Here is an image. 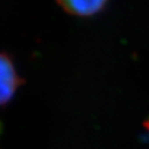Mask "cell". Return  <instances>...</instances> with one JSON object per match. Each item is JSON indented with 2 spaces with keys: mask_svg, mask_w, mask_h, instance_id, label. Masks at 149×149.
Here are the masks:
<instances>
[{
  "mask_svg": "<svg viewBox=\"0 0 149 149\" xmlns=\"http://www.w3.org/2000/svg\"><path fill=\"white\" fill-rule=\"evenodd\" d=\"M23 84L13 60L9 54L0 52V107L8 105Z\"/></svg>",
  "mask_w": 149,
  "mask_h": 149,
  "instance_id": "cell-1",
  "label": "cell"
},
{
  "mask_svg": "<svg viewBox=\"0 0 149 149\" xmlns=\"http://www.w3.org/2000/svg\"><path fill=\"white\" fill-rule=\"evenodd\" d=\"M58 5L72 16L91 17L105 7L107 0H56Z\"/></svg>",
  "mask_w": 149,
  "mask_h": 149,
  "instance_id": "cell-2",
  "label": "cell"
}]
</instances>
